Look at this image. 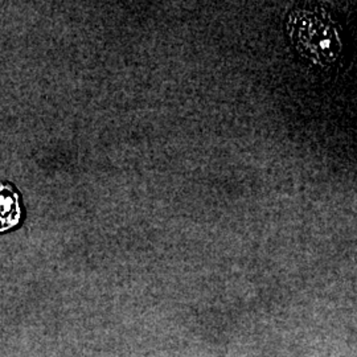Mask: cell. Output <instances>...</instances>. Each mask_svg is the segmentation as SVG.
<instances>
[{"label": "cell", "mask_w": 357, "mask_h": 357, "mask_svg": "<svg viewBox=\"0 0 357 357\" xmlns=\"http://www.w3.org/2000/svg\"><path fill=\"white\" fill-rule=\"evenodd\" d=\"M23 216L22 197L11 183L0 181V233L16 228Z\"/></svg>", "instance_id": "7a4b0ae2"}, {"label": "cell", "mask_w": 357, "mask_h": 357, "mask_svg": "<svg viewBox=\"0 0 357 357\" xmlns=\"http://www.w3.org/2000/svg\"><path fill=\"white\" fill-rule=\"evenodd\" d=\"M289 33L296 50L314 63L327 64L340 52L337 28L321 10H296L289 17Z\"/></svg>", "instance_id": "6da1fadb"}]
</instances>
